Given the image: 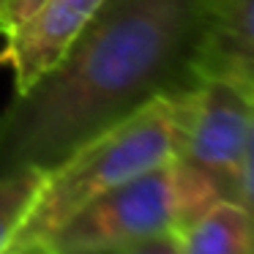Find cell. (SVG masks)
Returning <instances> with one entry per match:
<instances>
[{"mask_svg":"<svg viewBox=\"0 0 254 254\" xmlns=\"http://www.w3.org/2000/svg\"><path fill=\"white\" fill-rule=\"evenodd\" d=\"M205 0H104L68 52L0 112V172H50L159 96L194 82Z\"/></svg>","mask_w":254,"mask_h":254,"instance_id":"1","label":"cell"},{"mask_svg":"<svg viewBox=\"0 0 254 254\" xmlns=\"http://www.w3.org/2000/svg\"><path fill=\"white\" fill-rule=\"evenodd\" d=\"M181 142V90L148 101L85 142L44 175L39 194L11 243L47 241L99 194L172 161Z\"/></svg>","mask_w":254,"mask_h":254,"instance_id":"2","label":"cell"},{"mask_svg":"<svg viewBox=\"0 0 254 254\" xmlns=\"http://www.w3.org/2000/svg\"><path fill=\"white\" fill-rule=\"evenodd\" d=\"M254 90L224 79H194L181 90L178 156L219 181L224 197L252 210Z\"/></svg>","mask_w":254,"mask_h":254,"instance_id":"3","label":"cell"},{"mask_svg":"<svg viewBox=\"0 0 254 254\" xmlns=\"http://www.w3.org/2000/svg\"><path fill=\"white\" fill-rule=\"evenodd\" d=\"M175 232L178 191L172 159L90 199L47 241L61 254H121Z\"/></svg>","mask_w":254,"mask_h":254,"instance_id":"4","label":"cell"},{"mask_svg":"<svg viewBox=\"0 0 254 254\" xmlns=\"http://www.w3.org/2000/svg\"><path fill=\"white\" fill-rule=\"evenodd\" d=\"M104 0H41L36 11L11 28L3 39L0 63L14 77V93L39 82L77 41Z\"/></svg>","mask_w":254,"mask_h":254,"instance_id":"5","label":"cell"},{"mask_svg":"<svg viewBox=\"0 0 254 254\" xmlns=\"http://www.w3.org/2000/svg\"><path fill=\"white\" fill-rule=\"evenodd\" d=\"M254 0H205L194 79H224L254 90Z\"/></svg>","mask_w":254,"mask_h":254,"instance_id":"6","label":"cell"},{"mask_svg":"<svg viewBox=\"0 0 254 254\" xmlns=\"http://www.w3.org/2000/svg\"><path fill=\"white\" fill-rule=\"evenodd\" d=\"M252 210L219 199L199 219L175 232V254H254Z\"/></svg>","mask_w":254,"mask_h":254,"instance_id":"7","label":"cell"},{"mask_svg":"<svg viewBox=\"0 0 254 254\" xmlns=\"http://www.w3.org/2000/svg\"><path fill=\"white\" fill-rule=\"evenodd\" d=\"M47 172L41 170H6L0 172V252L14 241L22 227Z\"/></svg>","mask_w":254,"mask_h":254,"instance_id":"8","label":"cell"},{"mask_svg":"<svg viewBox=\"0 0 254 254\" xmlns=\"http://www.w3.org/2000/svg\"><path fill=\"white\" fill-rule=\"evenodd\" d=\"M39 3L41 0H0V36H6L25 17H30Z\"/></svg>","mask_w":254,"mask_h":254,"instance_id":"9","label":"cell"},{"mask_svg":"<svg viewBox=\"0 0 254 254\" xmlns=\"http://www.w3.org/2000/svg\"><path fill=\"white\" fill-rule=\"evenodd\" d=\"M0 254H61L50 241H19V243H8Z\"/></svg>","mask_w":254,"mask_h":254,"instance_id":"10","label":"cell"},{"mask_svg":"<svg viewBox=\"0 0 254 254\" xmlns=\"http://www.w3.org/2000/svg\"><path fill=\"white\" fill-rule=\"evenodd\" d=\"M121 254H175V238L172 235H161L156 241H148L142 246H134V249H126Z\"/></svg>","mask_w":254,"mask_h":254,"instance_id":"11","label":"cell"}]
</instances>
